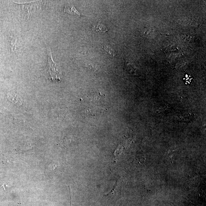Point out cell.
<instances>
[{"mask_svg":"<svg viewBox=\"0 0 206 206\" xmlns=\"http://www.w3.org/2000/svg\"><path fill=\"white\" fill-rule=\"evenodd\" d=\"M104 49L105 50V51H106L107 52H108V53H110V54L114 55V53L113 50H112V49L110 47H109L108 46L104 47Z\"/></svg>","mask_w":206,"mask_h":206,"instance_id":"cell-4","label":"cell"},{"mask_svg":"<svg viewBox=\"0 0 206 206\" xmlns=\"http://www.w3.org/2000/svg\"><path fill=\"white\" fill-rule=\"evenodd\" d=\"M71 206H72V197L71 195Z\"/></svg>","mask_w":206,"mask_h":206,"instance_id":"cell-5","label":"cell"},{"mask_svg":"<svg viewBox=\"0 0 206 206\" xmlns=\"http://www.w3.org/2000/svg\"><path fill=\"white\" fill-rule=\"evenodd\" d=\"M94 30L96 31L102 32H105L109 30V29L105 25L100 23H99L96 28H94Z\"/></svg>","mask_w":206,"mask_h":206,"instance_id":"cell-3","label":"cell"},{"mask_svg":"<svg viewBox=\"0 0 206 206\" xmlns=\"http://www.w3.org/2000/svg\"><path fill=\"white\" fill-rule=\"evenodd\" d=\"M48 62L45 70L46 77L53 81H60L62 78V73L60 66L53 61L51 49L47 47Z\"/></svg>","mask_w":206,"mask_h":206,"instance_id":"cell-1","label":"cell"},{"mask_svg":"<svg viewBox=\"0 0 206 206\" xmlns=\"http://www.w3.org/2000/svg\"><path fill=\"white\" fill-rule=\"evenodd\" d=\"M64 11L67 13L73 14L80 16V14L73 4L68 5L65 8Z\"/></svg>","mask_w":206,"mask_h":206,"instance_id":"cell-2","label":"cell"}]
</instances>
